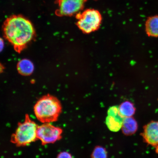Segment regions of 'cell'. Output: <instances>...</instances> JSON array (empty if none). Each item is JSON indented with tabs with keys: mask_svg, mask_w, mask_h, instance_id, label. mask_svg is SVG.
I'll return each instance as SVG.
<instances>
[{
	"mask_svg": "<svg viewBox=\"0 0 158 158\" xmlns=\"http://www.w3.org/2000/svg\"><path fill=\"white\" fill-rule=\"evenodd\" d=\"M4 36L15 50L20 53L34 38V27L28 19L20 15H14L3 23Z\"/></svg>",
	"mask_w": 158,
	"mask_h": 158,
	"instance_id": "obj_1",
	"label": "cell"
},
{
	"mask_svg": "<svg viewBox=\"0 0 158 158\" xmlns=\"http://www.w3.org/2000/svg\"><path fill=\"white\" fill-rule=\"evenodd\" d=\"M62 110V106L58 99L49 94L40 98L34 106L35 115L43 123L57 121Z\"/></svg>",
	"mask_w": 158,
	"mask_h": 158,
	"instance_id": "obj_2",
	"label": "cell"
},
{
	"mask_svg": "<svg viewBox=\"0 0 158 158\" xmlns=\"http://www.w3.org/2000/svg\"><path fill=\"white\" fill-rule=\"evenodd\" d=\"M39 126L30 118L25 115L24 122L19 123L14 134L12 135L11 141L18 147L25 146L38 139L37 130Z\"/></svg>",
	"mask_w": 158,
	"mask_h": 158,
	"instance_id": "obj_3",
	"label": "cell"
},
{
	"mask_svg": "<svg viewBox=\"0 0 158 158\" xmlns=\"http://www.w3.org/2000/svg\"><path fill=\"white\" fill-rule=\"evenodd\" d=\"M76 24L85 34L94 32L100 28L102 17L100 12L94 9H88L76 15Z\"/></svg>",
	"mask_w": 158,
	"mask_h": 158,
	"instance_id": "obj_4",
	"label": "cell"
},
{
	"mask_svg": "<svg viewBox=\"0 0 158 158\" xmlns=\"http://www.w3.org/2000/svg\"><path fill=\"white\" fill-rule=\"evenodd\" d=\"M62 133V128L50 123H44L37 128V139L43 145L53 143L61 139Z\"/></svg>",
	"mask_w": 158,
	"mask_h": 158,
	"instance_id": "obj_5",
	"label": "cell"
},
{
	"mask_svg": "<svg viewBox=\"0 0 158 158\" xmlns=\"http://www.w3.org/2000/svg\"><path fill=\"white\" fill-rule=\"evenodd\" d=\"M88 0H58L56 14L59 16H72L83 9Z\"/></svg>",
	"mask_w": 158,
	"mask_h": 158,
	"instance_id": "obj_6",
	"label": "cell"
},
{
	"mask_svg": "<svg viewBox=\"0 0 158 158\" xmlns=\"http://www.w3.org/2000/svg\"><path fill=\"white\" fill-rule=\"evenodd\" d=\"M125 118L120 114L119 106H112L108 110L106 124L110 131L118 132L121 129Z\"/></svg>",
	"mask_w": 158,
	"mask_h": 158,
	"instance_id": "obj_7",
	"label": "cell"
},
{
	"mask_svg": "<svg viewBox=\"0 0 158 158\" xmlns=\"http://www.w3.org/2000/svg\"><path fill=\"white\" fill-rule=\"evenodd\" d=\"M144 141L153 146L158 145V121H153L144 127L142 134Z\"/></svg>",
	"mask_w": 158,
	"mask_h": 158,
	"instance_id": "obj_8",
	"label": "cell"
},
{
	"mask_svg": "<svg viewBox=\"0 0 158 158\" xmlns=\"http://www.w3.org/2000/svg\"><path fill=\"white\" fill-rule=\"evenodd\" d=\"M138 127L137 121L131 116L124 118L121 129L124 135L130 136L136 133L138 130Z\"/></svg>",
	"mask_w": 158,
	"mask_h": 158,
	"instance_id": "obj_9",
	"label": "cell"
},
{
	"mask_svg": "<svg viewBox=\"0 0 158 158\" xmlns=\"http://www.w3.org/2000/svg\"><path fill=\"white\" fill-rule=\"evenodd\" d=\"M145 30L148 36L158 37V15L148 19L145 23Z\"/></svg>",
	"mask_w": 158,
	"mask_h": 158,
	"instance_id": "obj_10",
	"label": "cell"
},
{
	"mask_svg": "<svg viewBox=\"0 0 158 158\" xmlns=\"http://www.w3.org/2000/svg\"><path fill=\"white\" fill-rule=\"evenodd\" d=\"M18 71L23 76H28L32 73L34 71V65L31 61L24 59L19 61L17 65Z\"/></svg>",
	"mask_w": 158,
	"mask_h": 158,
	"instance_id": "obj_11",
	"label": "cell"
},
{
	"mask_svg": "<svg viewBox=\"0 0 158 158\" xmlns=\"http://www.w3.org/2000/svg\"><path fill=\"white\" fill-rule=\"evenodd\" d=\"M118 106L120 114L124 118L131 117L135 113V108L131 102H123Z\"/></svg>",
	"mask_w": 158,
	"mask_h": 158,
	"instance_id": "obj_12",
	"label": "cell"
},
{
	"mask_svg": "<svg viewBox=\"0 0 158 158\" xmlns=\"http://www.w3.org/2000/svg\"><path fill=\"white\" fill-rule=\"evenodd\" d=\"M92 158H107V152L105 148L101 146L94 148L91 155Z\"/></svg>",
	"mask_w": 158,
	"mask_h": 158,
	"instance_id": "obj_13",
	"label": "cell"
},
{
	"mask_svg": "<svg viewBox=\"0 0 158 158\" xmlns=\"http://www.w3.org/2000/svg\"><path fill=\"white\" fill-rule=\"evenodd\" d=\"M56 158H73V157L68 152H64L59 153Z\"/></svg>",
	"mask_w": 158,
	"mask_h": 158,
	"instance_id": "obj_14",
	"label": "cell"
}]
</instances>
